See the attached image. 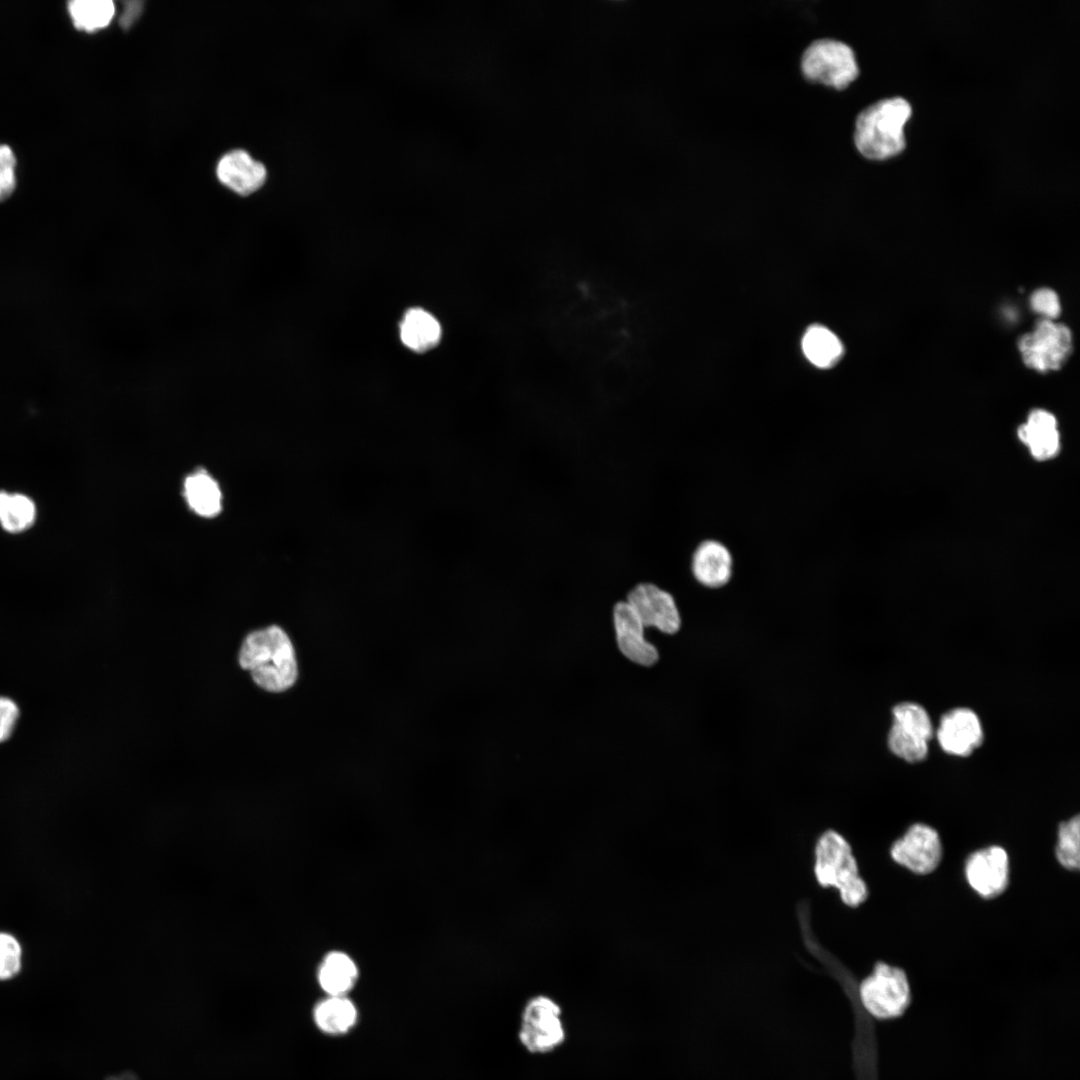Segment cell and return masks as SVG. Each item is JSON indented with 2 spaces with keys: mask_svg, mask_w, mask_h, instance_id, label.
<instances>
[{
  "mask_svg": "<svg viewBox=\"0 0 1080 1080\" xmlns=\"http://www.w3.org/2000/svg\"><path fill=\"white\" fill-rule=\"evenodd\" d=\"M613 623L618 647L626 658L643 666H652L658 661L656 647L645 639V627L626 600L614 605Z\"/></svg>",
  "mask_w": 1080,
  "mask_h": 1080,
  "instance_id": "12",
  "label": "cell"
},
{
  "mask_svg": "<svg viewBox=\"0 0 1080 1080\" xmlns=\"http://www.w3.org/2000/svg\"><path fill=\"white\" fill-rule=\"evenodd\" d=\"M1055 856L1058 863L1069 871L1080 867V818L1075 815L1058 826Z\"/></svg>",
  "mask_w": 1080,
  "mask_h": 1080,
  "instance_id": "23",
  "label": "cell"
},
{
  "mask_svg": "<svg viewBox=\"0 0 1080 1080\" xmlns=\"http://www.w3.org/2000/svg\"><path fill=\"white\" fill-rule=\"evenodd\" d=\"M1031 308L1051 320L1059 316L1061 307L1058 295L1049 288L1036 290L1030 297Z\"/></svg>",
  "mask_w": 1080,
  "mask_h": 1080,
  "instance_id": "28",
  "label": "cell"
},
{
  "mask_svg": "<svg viewBox=\"0 0 1080 1080\" xmlns=\"http://www.w3.org/2000/svg\"><path fill=\"white\" fill-rule=\"evenodd\" d=\"M910 115V104L900 97L870 105L856 119L857 149L870 159H885L900 153L905 147L903 128Z\"/></svg>",
  "mask_w": 1080,
  "mask_h": 1080,
  "instance_id": "2",
  "label": "cell"
},
{
  "mask_svg": "<svg viewBox=\"0 0 1080 1080\" xmlns=\"http://www.w3.org/2000/svg\"><path fill=\"white\" fill-rule=\"evenodd\" d=\"M239 663L258 686L270 692L287 690L297 678L293 645L278 626L249 634L241 646Z\"/></svg>",
  "mask_w": 1080,
  "mask_h": 1080,
  "instance_id": "1",
  "label": "cell"
},
{
  "mask_svg": "<svg viewBox=\"0 0 1080 1080\" xmlns=\"http://www.w3.org/2000/svg\"><path fill=\"white\" fill-rule=\"evenodd\" d=\"M964 873L969 886L978 896L983 899L996 898L1009 884L1008 853L999 845L978 849L968 856Z\"/></svg>",
  "mask_w": 1080,
  "mask_h": 1080,
  "instance_id": "9",
  "label": "cell"
},
{
  "mask_svg": "<svg viewBox=\"0 0 1080 1080\" xmlns=\"http://www.w3.org/2000/svg\"><path fill=\"white\" fill-rule=\"evenodd\" d=\"M802 349L806 358L819 368L832 367L843 354L840 339L831 330L818 324L806 330Z\"/></svg>",
  "mask_w": 1080,
  "mask_h": 1080,
  "instance_id": "19",
  "label": "cell"
},
{
  "mask_svg": "<svg viewBox=\"0 0 1080 1080\" xmlns=\"http://www.w3.org/2000/svg\"><path fill=\"white\" fill-rule=\"evenodd\" d=\"M626 601L644 627H655L666 634H674L680 629L681 616L676 600L659 585L648 581L636 583L627 593Z\"/></svg>",
  "mask_w": 1080,
  "mask_h": 1080,
  "instance_id": "10",
  "label": "cell"
},
{
  "mask_svg": "<svg viewBox=\"0 0 1080 1080\" xmlns=\"http://www.w3.org/2000/svg\"><path fill=\"white\" fill-rule=\"evenodd\" d=\"M1056 417L1044 410L1034 409L1027 421L1017 429V436L1028 448L1031 455L1039 460H1048L1060 449V436Z\"/></svg>",
  "mask_w": 1080,
  "mask_h": 1080,
  "instance_id": "15",
  "label": "cell"
},
{
  "mask_svg": "<svg viewBox=\"0 0 1080 1080\" xmlns=\"http://www.w3.org/2000/svg\"><path fill=\"white\" fill-rule=\"evenodd\" d=\"M357 1010L345 996H329L314 1010L316 1025L325 1033L342 1034L355 1024Z\"/></svg>",
  "mask_w": 1080,
  "mask_h": 1080,
  "instance_id": "20",
  "label": "cell"
},
{
  "mask_svg": "<svg viewBox=\"0 0 1080 1080\" xmlns=\"http://www.w3.org/2000/svg\"><path fill=\"white\" fill-rule=\"evenodd\" d=\"M936 735L945 752L961 757L970 755L984 738L977 714L968 708H955L945 713Z\"/></svg>",
  "mask_w": 1080,
  "mask_h": 1080,
  "instance_id": "11",
  "label": "cell"
},
{
  "mask_svg": "<svg viewBox=\"0 0 1080 1080\" xmlns=\"http://www.w3.org/2000/svg\"><path fill=\"white\" fill-rule=\"evenodd\" d=\"M68 11L77 29L92 32L110 23L115 7L110 0H74L69 2Z\"/></svg>",
  "mask_w": 1080,
  "mask_h": 1080,
  "instance_id": "22",
  "label": "cell"
},
{
  "mask_svg": "<svg viewBox=\"0 0 1080 1080\" xmlns=\"http://www.w3.org/2000/svg\"><path fill=\"white\" fill-rule=\"evenodd\" d=\"M519 1040L530 1052L548 1053L565 1040L558 1003L546 995L530 998L522 1011Z\"/></svg>",
  "mask_w": 1080,
  "mask_h": 1080,
  "instance_id": "6",
  "label": "cell"
},
{
  "mask_svg": "<svg viewBox=\"0 0 1080 1080\" xmlns=\"http://www.w3.org/2000/svg\"><path fill=\"white\" fill-rule=\"evenodd\" d=\"M35 516V504L29 497L0 491V524L6 531H24L33 524Z\"/></svg>",
  "mask_w": 1080,
  "mask_h": 1080,
  "instance_id": "21",
  "label": "cell"
},
{
  "mask_svg": "<svg viewBox=\"0 0 1080 1080\" xmlns=\"http://www.w3.org/2000/svg\"><path fill=\"white\" fill-rule=\"evenodd\" d=\"M690 569L698 584L709 589L722 588L732 578L733 556L724 543L703 540L692 552Z\"/></svg>",
  "mask_w": 1080,
  "mask_h": 1080,
  "instance_id": "13",
  "label": "cell"
},
{
  "mask_svg": "<svg viewBox=\"0 0 1080 1080\" xmlns=\"http://www.w3.org/2000/svg\"><path fill=\"white\" fill-rule=\"evenodd\" d=\"M893 723L903 729L929 741L933 735V726L927 711L916 703L904 702L893 710Z\"/></svg>",
  "mask_w": 1080,
  "mask_h": 1080,
  "instance_id": "25",
  "label": "cell"
},
{
  "mask_svg": "<svg viewBox=\"0 0 1080 1080\" xmlns=\"http://www.w3.org/2000/svg\"><path fill=\"white\" fill-rule=\"evenodd\" d=\"M18 713V708L11 699L0 697V742L11 735Z\"/></svg>",
  "mask_w": 1080,
  "mask_h": 1080,
  "instance_id": "29",
  "label": "cell"
},
{
  "mask_svg": "<svg viewBox=\"0 0 1080 1080\" xmlns=\"http://www.w3.org/2000/svg\"><path fill=\"white\" fill-rule=\"evenodd\" d=\"M21 964L22 949L19 941L7 932H0V981L16 976Z\"/></svg>",
  "mask_w": 1080,
  "mask_h": 1080,
  "instance_id": "26",
  "label": "cell"
},
{
  "mask_svg": "<svg viewBox=\"0 0 1080 1080\" xmlns=\"http://www.w3.org/2000/svg\"><path fill=\"white\" fill-rule=\"evenodd\" d=\"M357 975V967L347 954L331 952L323 959L317 976L320 987L329 996H345Z\"/></svg>",
  "mask_w": 1080,
  "mask_h": 1080,
  "instance_id": "18",
  "label": "cell"
},
{
  "mask_svg": "<svg viewBox=\"0 0 1080 1080\" xmlns=\"http://www.w3.org/2000/svg\"><path fill=\"white\" fill-rule=\"evenodd\" d=\"M184 497L190 509L201 517H214L222 509L220 487L204 470H197L186 477Z\"/></svg>",
  "mask_w": 1080,
  "mask_h": 1080,
  "instance_id": "16",
  "label": "cell"
},
{
  "mask_svg": "<svg viewBox=\"0 0 1080 1080\" xmlns=\"http://www.w3.org/2000/svg\"><path fill=\"white\" fill-rule=\"evenodd\" d=\"M801 69L807 79L837 89L848 86L859 72L851 47L833 39L812 42L802 55Z\"/></svg>",
  "mask_w": 1080,
  "mask_h": 1080,
  "instance_id": "4",
  "label": "cell"
},
{
  "mask_svg": "<svg viewBox=\"0 0 1080 1080\" xmlns=\"http://www.w3.org/2000/svg\"><path fill=\"white\" fill-rule=\"evenodd\" d=\"M141 4L142 3L139 1H132L126 3L125 11L120 20V23L123 27L128 28L133 23V21L139 15V12L141 10Z\"/></svg>",
  "mask_w": 1080,
  "mask_h": 1080,
  "instance_id": "30",
  "label": "cell"
},
{
  "mask_svg": "<svg viewBox=\"0 0 1080 1080\" xmlns=\"http://www.w3.org/2000/svg\"><path fill=\"white\" fill-rule=\"evenodd\" d=\"M890 750L901 759L914 763L926 758L928 741L893 723L888 734Z\"/></svg>",
  "mask_w": 1080,
  "mask_h": 1080,
  "instance_id": "24",
  "label": "cell"
},
{
  "mask_svg": "<svg viewBox=\"0 0 1080 1080\" xmlns=\"http://www.w3.org/2000/svg\"><path fill=\"white\" fill-rule=\"evenodd\" d=\"M815 875L823 887L833 886L842 901L857 907L868 897V888L859 874L856 859L846 839L835 831L825 832L816 845Z\"/></svg>",
  "mask_w": 1080,
  "mask_h": 1080,
  "instance_id": "3",
  "label": "cell"
},
{
  "mask_svg": "<svg viewBox=\"0 0 1080 1080\" xmlns=\"http://www.w3.org/2000/svg\"><path fill=\"white\" fill-rule=\"evenodd\" d=\"M1018 348L1026 366L1038 372L1060 369L1072 349V335L1067 326L1042 319L1034 330L1023 335Z\"/></svg>",
  "mask_w": 1080,
  "mask_h": 1080,
  "instance_id": "7",
  "label": "cell"
},
{
  "mask_svg": "<svg viewBox=\"0 0 1080 1080\" xmlns=\"http://www.w3.org/2000/svg\"><path fill=\"white\" fill-rule=\"evenodd\" d=\"M217 176L222 184L234 192L249 195L264 184L267 172L265 166L246 151L233 150L220 159Z\"/></svg>",
  "mask_w": 1080,
  "mask_h": 1080,
  "instance_id": "14",
  "label": "cell"
},
{
  "mask_svg": "<svg viewBox=\"0 0 1080 1080\" xmlns=\"http://www.w3.org/2000/svg\"><path fill=\"white\" fill-rule=\"evenodd\" d=\"M16 159L7 145L0 144V201L7 199L14 191Z\"/></svg>",
  "mask_w": 1080,
  "mask_h": 1080,
  "instance_id": "27",
  "label": "cell"
},
{
  "mask_svg": "<svg viewBox=\"0 0 1080 1080\" xmlns=\"http://www.w3.org/2000/svg\"><path fill=\"white\" fill-rule=\"evenodd\" d=\"M893 861L916 875H928L942 860L943 846L938 831L924 823L911 825L890 848Z\"/></svg>",
  "mask_w": 1080,
  "mask_h": 1080,
  "instance_id": "8",
  "label": "cell"
},
{
  "mask_svg": "<svg viewBox=\"0 0 1080 1080\" xmlns=\"http://www.w3.org/2000/svg\"><path fill=\"white\" fill-rule=\"evenodd\" d=\"M860 997L864 1007L873 1016H898L910 1002L908 978L901 968L879 962L872 974L861 983Z\"/></svg>",
  "mask_w": 1080,
  "mask_h": 1080,
  "instance_id": "5",
  "label": "cell"
},
{
  "mask_svg": "<svg viewBox=\"0 0 1080 1080\" xmlns=\"http://www.w3.org/2000/svg\"><path fill=\"white\" fill-rule=\"evenodd\" d=\"M400 338L409 349L424 352L439 342L441 326L429 312L420 308H413L408 310L402 319Z\"/></svg>",
  "mask_w": 1080,
  "mask_h": 1080,
  "instance_id": "17",
  "label": "cell"
}]
</instances>
